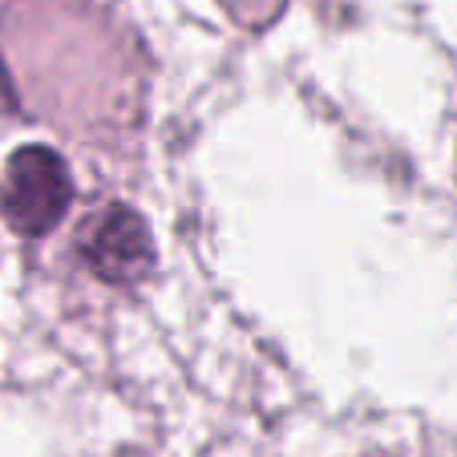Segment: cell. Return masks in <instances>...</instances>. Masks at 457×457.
<instances>
[{
  "mask_svg": "<svg viewBox=\"0 0 457 457\" xmlns=\"http://www.w3.org/2000/svg\"><path fill=\"white\" fill-rule=\"evenodd\" d=\"M70 195L73 182L70 170L61 162L57 150L49 146H21L9 158V170H4V199L0 211L17 227L21 235H49L53 227L65 219L70 211Z\"/></svg>",
  "mask_w": 457,
  "mask_h": 457,
  "instance_id": "1",
  "label": "cell"
},
{
  "mask_svg": "<svg viewBox=\"0 0 457 457\" xmlns=\"http://www.w3.org/2000/svg\"><path fill=\"white\" fill-rule=\"evenodd\" d=\"M78 251L94 276L118 287L138 284L154 268V239H150L146 223L121 203H110L105 211L86 219L78 235Z\"/></svg>",
  "mask_w": 457,
  "mask_h": 457,
  "instance_id": "2",
  "label": "cell"
},
{
  "mask_svg": "<svg viewBox=\"0 0 457 457\" xmlns=\"http://www.w3.org/2000/svg\"><path fill=\"white\" fill-rule=\"evenodd\" d=\"M0 110H12V97H9V86H4V78H0Z\"/></svg>",
  "mask_w": 457,
  "mask_h": 457,
  "instance_id": "3",
  "label": "cell"
}]
</instances>
